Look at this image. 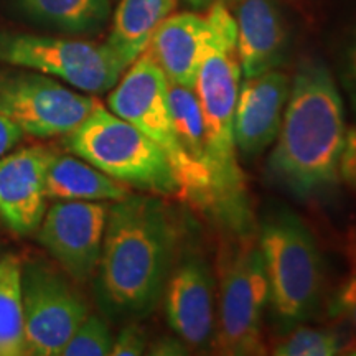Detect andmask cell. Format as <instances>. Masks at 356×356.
<instances>
[{
	"instance_id": "14",
	"label": "cell",
	"mask_w": 356,
	"mask_h": 356,
	"mask_svg": "<svg viewBox=\"0 0 356 356\" xmlns=\"http://www.w3.org/2000/svg\"><path fill=\"white\" fill-rule=\"evenodd\" d=\"M291 92V78L279 70L246 78L239 88L234 114L236 150L244 157L261 155L277 139Z\"/></svg>"
},
{
	"instance_id": "25",
	"label": "cell",
	"mask_w": 356,
	"mask_h": 356,
	"mask_svg": "<svg viewBox=\"0 0 356 356\" xmlns=\"http://www.w3.org/2000/svg\"><path fill=\"white\" fill-rule=\"evenodd\" d=\"M147 333L139 323L129 322L122 330L114 337L113 356H139L144 355L147 346Z\"/></svg>"
},
{
	"instance_id": "18",
	"label": "cell",
	"mask_w": 356,
	"mask_h": 356,
	"mask_svg": "<svg viewBox=\"0 0 356 356\" xmlns=\"http://www.w3.org/2000/svg\"><path fill=\"white\" fill-rule=\"evenodd\" d=\"M129 186L76 155H53L47 172V197L56 202H119Z\"/></svg>"
},
{
	"instance_id": "24",
	"label": "cell",
	"mask_w": 356,
	"mask_h": 356,
	"mask_svg": "<svg viewBox=\"0 0 356 356\" xmlns=\"http://www.w3.org/2000/svg\"><path fill=\"white\" fill-rule=\"evenodd\" d=\"M330 314L348 327L356 341V273L351 274L333 296Z\"/></svg>"
},
{
	"instance_id": "30",
	"label": "cell",
	"mask_w": 356,
	"mask_h": 356,
	"mask_svg": "<svg viewBox=\"0 0 356 356\" xmlns=\"http://www.w3.org/2000/svg\"><path fill=\"white\" fill-rule=\"evenodd\" d=\"M185 2L188 3L193 10H207V8H210L213 3L225 2V0H185Z\"/></svg>"
},
{
	"instance_id": "16",
	"label": "cell",
	"mask_w": 356,
	"mask_h": 356,
	"mask_svg": "<svg viewBox=\"0 0 356 356\" xmlns=\"http://www.w3.org/2000/svg\"><path fill=\"white\" fill-rule=\"evenodd\" d=\"M168 101L178 144L185 155L190 170V181L185 198L202 204L215 207L211 159L208 150L203 114L195 89L168 83Z\"/></svg>"
},
{
	"instance_id": "6",
	"label": "cell",
	"mask_w": 356,
	"mask_h": 356,
	"mask_svg": "<svg viewBox=\"0 0 356 356\" xmlns=\"http://www.w3.org/2000/svg\"><path fill=\"white\" fill-rule=\"evenodd\" d=\"M220 305L213 346L228 356L264 355V312L269 282L259 243L241 234L222 244L218 262Z\"/></svg>"
},
{
	"instance_id": "9",
	"label": "cell",
	"mask_w": 356,
	"mask_h": 356,
	"mask_svg": "<svg viewBox=\"0 0 356 356\" xmlns=\"http://www.w3.org/2000/svg\"><path fill=\"white\" fill-rule=\"evenodd\" d=\"M108 106L109 111L136 126L163 150L170 162L180 195L185 197L190 170L173 126L168 79L149 53H142L124 71L115 86L111 89Z\"/></svg>"
},
{
	"instance_id": "28",
	"label": "cell",
	"mask_w": 356,
	"mask_h": 356,
	"mask_svg": "<svg viewBox=\"0 0 356 356\" xmlns=\"http://www.w3.org/2000/svg\"><path fill=\"white\" fill-rule=\"evenodd\" d=\"M147 351L154 356H184L188 355L191 350L180 337L173 333V335L159 337L152 341V345L147 346Z\"/></svg>"
},
{
	"instance_id": "29",
	"label": "cell",
	"mask_w": 356,
	"mask_h": 356,
	"mask_svg": "<svg viewBox=\"0 0 356 356\" xmlns=\"http://www.w3.org/2000/svg\"><path fill=\"white\" fill-rule=\"evenodd\" d=\"M25 132L17 126L12 119L0 113V157L12 152L17 145L24 140Z\"/></svg>"
},
{
	"instance_id": "4",
	"label": "cell",
	"mask_w": 356,
	"mask_h": 356,
	"mask_svg": "<svg viewBox=\"0 0 356 356\" xmlns=\"http://www.w3.org/2000/svg\"><path fill=\"white\" fill-rule=\"evenodd\" d=\"M257 243L274 325L286 333L317 314L325 291L323 257L312 231L287 208H274L262 218Z\"/></svg>"
},
{
	"instance_id": "5",
	"label": "cell",
	"mask_w": 356,
	"mask_h": 356,
	"mask_svg": "<svg viewBox=\"0 0 356 356\" xmlns=\"http://www.w3.org/2000/svg\"><path fill=\"white\" fill-rule=\"evenodd\" d=\"M65 145L97 170L137 190L180 195L163 150L131 122L96 102L86 119L65 136Z\"/></svg>"
},
{
	"instance_id": "15",
	"label": "cell",
	"mask_w": 356,
	"mask_h": 356,
	"mask_svg": "<svg viewBox=\"0 0 356 356\" xmlns=\"http://www.w3.org/2000/svg\"><path fill=\"white\" fill-rule=\"evenodd\" d=\"M236 43L244 78L277 70L289 51V26L275 0H238Z\"/></svg>"
},
{
	"instance_id": "1",
	"label": "cell",
	"mask_w": 356,
	"mask_h": 356,
	"mask_svg": "<svg viewBox=\"0 0 356 356\" xmlns=\"http://www.w3.org/2000/svg\"><path fill=\"white\" fill-rule=\"evenodd\" d=\"M181 229L162 200L129 193L113 202L92 277L106 318L136 322L157 309L178 257Z\"/></svg>"
},
{
	"instance_id": "27",
	"label": "cell",
	"mask_w": 356,
	"mask_h": 356,
	"mask_svg": "<svg viewBox=\"0 0 356 356\" xmlns=\"http://www.w3.org/2000/svg\"><path fill=\"white\" fill-rule=\"evenodd\" d=\"M340 178L356 191V127L346 131V139L343 145V152L340 157V167H338Z\"/></svg>"
},
{
	"instance_id": "22",
	"label": "cell",
	"mask_w": 356,
	"mask_h": 356,
	"mask_svg": "<svg viewBox=\"0 0 356 356\" xmlns=\"http://www.w3.org/2000/svg\"><path fill=\"white\" fill-rule=\"evenodd\" d=\"M345 348L343 338L332 328L293 327L282 333L274 345L273 355L277 356H333Z\"/></svg>"
},
{
	"instance_id": "13",
	"label": "cell",
	"mask_w": 356,
	"mask_h": 356,
	"mask_svg": "<svg viewBox=\"0 0 356 356\" xmlns=\"http://www.w3.org/2000/svg\"><path fill=\"white\" fill-rule=\"evenodd\" d=\"M48 147L26 145L0 157V221L19 236L33 234L48 208Z\"/></svg>"
},
{
	"instance_id": "10",
	"label": "cell",
	"mask_w": 356,
	"mask_h": 356,
	"mask_svg": "<svg viewBox=\"0 0 356 356\" xmlns=\"http://www.w3.org/2000/svg\"><path fill=\"white\" fill-rule=\"evenodd\" d=\"M22 302L25 317L26 355L56 356L89 307L63 275L40 261L22 262Z\"/></svg>"
},
{
	"instance_id": "2",
	"label": "cell",
	"mask_w": 356,
	"mask_h": 356,
	"mask_svg": "<svg viewBox=\"0 0 356 356\" xmlns=\"http://www.w3.org/2000/svg\"><path fill=\"white\" fill-rule=\"evenodd\" d=\"M345 139L343 99L330 70L323 61L304 58L291 81L267 175L292 197L317 198L340 180Z\"/></svg>"
},
{
	"instance_id": "20",
	"label": "cell",
	"mask_w": 356,
	"mask_h": 356,
	"mask_svg": "<svg viewBox=\"0 0 356 356\" xmlns=\"http://www.w3.org/2000/svg\"><path fill=\"white\" fill-rule=\"evenodd\" d=\"M26 355L25 317L22 302V261H0V356Z\"/></svg>"
},
{
	"instance_id": "19",
	"label": "cell",
	"mask_w": 356,
	"mask_h": 356,
	"mask_svg": "<svg viewBox=\"0 0 356 356\" xmlns=\"http://www.w3.org/2000/svg\"><path fill=\"white\" fill-rule=\"evenodd\" d=\"M177 0H121L106 44L127 70L147 50L159 25L170 15Z\"/></svg>"
},
{
	"instance_id": "3",
	"label": "cell",
	"mask_w": 356,
	"mask_h": 356,
	"mask_svg": "<svg viewBox=\"0 0 356 356\" xmlns=\"http://www.w3.org/2000/svg\"><path fill=\"white\" fill-rule=\"evenodd\" d=\"M208 35L200 60L195 95L202 108L211 159L215 210L234 229L246 226L243 172L234 144V114L241 88L236 22L225 2L207 8Z\"/></svg>"
},
{
	"instance_id": "17",
	"label": "cell",
	"mask_w": 356,
	"mask_h": 356,
	"mask_svg": "<svg viewBox=\"0 0 356 356\" xmlns=\"http://www.w3.org/2000/svg\"><path fill=\"white\" fill-rule=\"evenodd\" d=\"M207 35V15L180 12L159 25L145 51L162 68L168 83L193 89Z\"/></svg>"
},
{
	"instance_id": "26",
	"label": "cell",
	"mask_w": 356,
	"mask_h": 356,
	"mask_svg": "<svg viewBox=\"0 0 356 356\" xmlns=\"http://www.w3.org/2000/svg\"><path fill=\"white\" fill-rule=\"evenodd\" d=\"M341 83L348 95L351 109L356 114V29L346 42L343 58H341Z\"/></svg>"
},
{
	"instance_id": "12",
	"label": "cell",
	"mask_w": 356,
	"mask_h": 356,
	"mask_svg": "<svg viewBox=\"0 0 356 356\" xmlns=\"http://www.w3.org/2000/svg\"><path fill=\"white\" fill-rule=\"evenodd\" d=\"M162 299L172 332L190 350H210L216 332V279L208 261L195 251L178 252Z\"/></svg>"
},
{
	"instance_id": "11",
	"label": "cell",
	"mask_w": 356,
	"mask_h": 356,
	"mask_svg": "<svg viewBox=\"0 0 356 356\" xmlns=\"http://www.w3.org/2000/svg\"><path fill=\"white\" fill-rule=\"evenodd\" d=\"M108 213L104 202H56L44 211L38 243L76 284L95 277Z\"/></svg>"
},
{
	"instance_id": "23",
	"label": "cell",
	"mask_w": 356,
	"mask_h": 356,
	"mask_svg": "<svg viewBox=\"0 0 356 356\" xmlns=\"http://www.w3.org/2000/svg\"><path fill=\"white\" fill-rule=\"evenodd\" d=\"M114 335L108 322L99 315L88 314L63 348V356H106L111 355Z\"/></svg>"
},
{
	"instance_id": "7",
	"label": "cell",
	"mask_w": 356,
	"mask_h": 356,
	"mask_svg": "<svg viewBox=\"0 0 356 356\" xmlns=\"http://www.w3.org/2000/svg\"><path fill=\"white\" fill-rule=\"evenodd\" d=\"M0 65L48 74L81 91H111L126 70L106 43L0 30Z\"/></svg>"
},
{
	"instance_id": "21",
	"label": "cell",
	"mask_w": 356,
	"mask_h": 356,
	"mask_svg": "<svg viewBox=\"0 0 356 356\" xmlns=\"http://www.w3.org/2000/svg\"><path fill=\"white\" fill-rule=\"evenodd\" d=\"M24 7L53 26L71 33L96 32L108 22L109 0H22Z\"/></svg>"
},
{
	"instance_id": "8",
	"label": "cell",
	"mask_w": 356,
	"mask_h": 356,
	"mask_svg": "<svg viewBox=\"0 0 356 356\" xmlns=\"http://www.w3.org/2000/svg\"><path fill=\"white\" fill-rule=\"evenodd\" d=\"M96 102L48 74L15 66L0 68V113L25 136L65 137L86 119Z\"/></svg>"
}]
</instances>
